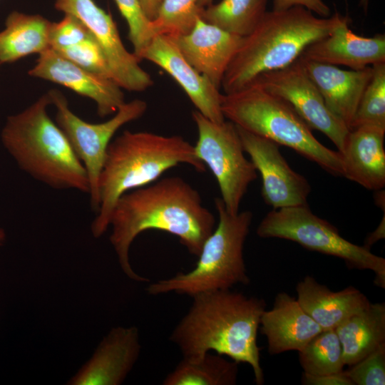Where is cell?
<instances>
[{
	"mask_svg": "<svg viewBox=\"0 0 385 385\" xmlns=\"http://www.w3.org/2000/svg\"><path fill=\"white\" fill-rule=\"evenodd\" d=\"M180 164L206 170L195 147L180 135L124 130L110 143L98 181L99 207L91 225L95 237L109 227L115 202L124 193L155 182Z\"/></svg>",
	"mask_w": 385,
	"mask_h": 385,
	"instance_id": "3957f363",
	"label": "cell"
},
{
	"mask_svg": "<svg viewBox=\"0 0 385 385\" xmlns=\"http://www.w3.org/2000/svg\"><path fill=\"white\" fill-rule=\"evenodd\" d=\"M370 0H359V5L362 7L364 11L366 13Z\"/></svg>",
	"mask_w": 385,
	"mask_h": 385,
	"instance_id": "74e56055",
	"label": "cell"
},
{
	"mask_svg": "<svg viewBox=\"0 0 385 385\" xmlns=\"http://www.w3.org/2000/svg\"><path fill=\"white\" fill-rule=\"evenodd\" d=\"M218 223L205 241L196 266L190 272L159 280L149 285L151 295L168 292L188 294L231 289L237 284H248L250 278L243 249L252 221L250 210L229 213L220 197L215 198Z\"/></svg>",
	"mask_w": 385,
	"mask_h": 385,
	"instance_id": "52a82bcc",
	"label": "cell"
},
{
	"mask_svg": "<svg viewBox=\"0 0 385 385\" xmlns=\"http://www.w3.org/2000/svg\"><path fill=\"white\" fill-rule=\"evenodd\" d=\"M142 9L150 21L155 19L162 0H139Z\"/></svg>",
	"mask_w": 385,
	"mask_h": 385,
	"instance_id": "d590c367",
	"label": "cell"
},
{
	"mask_svg": "<svg viewBox=\"0 0 385 385\" xmlns=\"http://www.w3.org/2000/svg\"><path fill=\"white\" fill-rule=\"evenodd\" d=\"M267 4V0H221L202 8L200 17L227 32L244 37L262 19Z\"/></svg>",
	"mask_w": 385,
	"mask_h": 385,
	"instance_id": "484cf974",
	"label": "cell"
},
{
	"mask_svg": "<svg viewBox=\"0 0 385 385\" xmlns=\"http://www.w3.org/2000/svg\"><path fill=\"white\" fill-rule=\"evenodd\" d=\"M52 23L39 14L11 11L0 31V63L38 55L49 48Z\"/></svg>",
	"mask_w": 385,
	"mask_h": 385,
	"instance_id": "cb8c5ba5",
	"label": "cell"
},
{
	"mask_svg": "<svg viewBox=\"0 0 385 385\" xmlns=\"http://www.w3.org/2000/svg\"><path fill=\"white\" fill-rule=\"evenodd\" d=\"M55 9L80 20L102 48L113 80L123 89L140 92L153 86L150 75L139 65V59L124 46L112 16L93 0H56Z\"/></svg>",
	"mask_w": 385,
	"mask_h": 385,
	"instance_id": "7c38bea8",
	"label": "cell"
},
{
	"mask_svg": "<svg viewBox=\"0 0 385 385\" xmlns=\"http://www.w3.org/2000/svg\"><path fill=\"white\" fill-rule=\"evenodd\" d=\"M93 36L77 18L64 14L58 22H53L50 33V48L58 51Z\"/></svg>",
	"mask_w": 385,
	"mask_h": 385,
	"instance_id": "d6a6232c",
	"label": "cell"
},
{
	"mask_svg": "<svg viewBox=\"0 0 385 385\" xmlns=\"http://www.w3.org/2000/svg\"><path fill=\"white\" fill-rule=\"evenodd\" d=\"M262 238L293 241L309 250L339 257L349 269L371 270L374 284L385 287V259L342 237L337 228L314 215L308 205L273 209L257 228Z\"/></svg>",
	"mask_w": 385,
	"mask_h": 385,
	"instance_id": "ba28073f",
	"label": "cell"
},
{
	"mask_svg": "<svg viewBox=\"0 0 385 385\" xmlns=\"http://www.w3.org/2000/svg\"><path fill=\"white\" fill-rule=\"evenodd\" d=\"M237 129L245 152L261 175L265 202L273 209L308 205L311 186L289 165L279 145L238 126Z\"/></svg>",
	"mask_w": 385,
	"mask_h": 385,
	"instance_id": "4fadbf2b",
	"label": "cell"
},
{
	"mask_svg": "<svg viewBox=\"0 0 385 385\" xmlns=\"http://www.w3.org/2000/svg\"><path fill=\"white\" fill-rule=\"evenodd\" d=\"M299 60L329 111L350 130L361 96L371 78L372 67L343 70L331 64Z\"/></svg>",
	"mask_w": 385,
	"mask_h": 385,
	"instance_id": "d6986e66",
	"label": "cell"
},
{
	"mask_svg": "<svg viewBox=\"0 0 385 385\" xmlns=\"http://www.w3.org/2000/svg\"><path fill=\"white\" fill-rule=\"evenodd\" d=\"M213 0H198V6L202 9L212 4Z\"/></svg>",
	"mask_w": 385,
	"mask_h": 385,
	"instance_id": "f35d334b",
	"label": "cell"
},
{
	"mask_svg": "<svg viewBox=\"0 0 385 385\" xmlns=\"http://www.w3.org/2000/svg\"><path fill=\"white\" fill-rule=\"evenodd\" d=\"M371 67V78L361 96L350 130L361 126L385 129V62Z\"/></svg>",
	"mask_w": 385,
	"mask_h": 385,
	"instance_id": "83f0119b",
	"label": "cell"
},
{
	"mask_svg": "<svg viewBox=\"0 0 385 385\" xmlns=\"http://www.w3.org/2000/svg\"><path fill=\"white\" fill-rule=\"evenodd\" d=\"M30 76L61 85L96 104L97 113L104 118L114 114L125 101L124 93L114 81L90 72L49 48L38 54Z\"/></svg>",
	"mask_w": 385,
	"mask_h": 385,
	"instance_id": "5bb4252c",
	"label": "cell"
},
{
	"mask_svg": "<svg viewBox=\"0 0 385 385\" xmlns=\"http://www.w3.org/2000/svg\"><path fill=\"white\" fill-rule=\"evenodd\" d=\"M109 240L120 265L131 279L146 282L129 261L135 237L148 230L177 236L188 252L198 256L215 227L214 215L202 205L199 192L179 176L167 177L123 194L113 209Z\"/></svg>",
	"mask_w": 385,
	"mask_h": 385,
	"instance_id": "6da1fadb",
	"label": "cell"
},
{
	"mask_svg": "<svg viewBox=\"0 0 385 385\" xmlns=\"http://www.w3.org/2000/svg\"><path fill=\"white\" fill-rule=\"evenodd\" d=\"M5 239H6L5 232L2 228L0 227V246H1L4 244Z\"/></svg>",
	"mask_w": 385,
	"mask_h": 385,
	"instance_id": "ab89813d",
	"label": "cell"
},
{
	"mask_svg": "<svg viewBox=\"0 0 385 385\" xmlns=\"http://www.w3.org/2000/svg\"><path fill=\"white\" fill-rule=\"evenodd\" d=\"M238 371V363L208 352L197 360L183 359L166 376L163 384L235 385Z\"/></svg>",
	"mask_w": 385,
	"mask_h": 385,
	"instance_id": "d4e9b609",
	"label": "cell"
},
{
	"mask_svg": "<svg viewBox=\"0 0 385 385\" xmlns=\"http://www.w3.org/2000/svg\"><path fill=\"white\" fill-rule=\"evenodd\" d=\"M192 118L197 130L195 153L216 178L227 211L236 215L249 185L257 178V170L245 158L233 123L213 122L197 111L192 112Z\"/></svg>",
	"mask_w": 385,
	"mask_h": 385,
	"instance_id": "9c48e42d",
	"label": "cell"
},
{
	"mask_svg": "<svg viewBox=\"0 0 385 385\" xmlns=\"http://www.w3.org/2000/svg\"><path fill=\"white\" fill-rule=\"evenodd\" d=\"M48 93L21 112L7 118L1 138L19 167L57 190L89 194L86 171L63 132L48 115Z\"/></svg>",
	"mask_w": 385,
	"mask_h": 385,
	"instance_id": "5b68a950",
	"label": "cell"
},
{
	"mask_svg": "<svg viewBox=\"0 0 385 385\" xmlns=\"http://www.w3.org/2000/svg\"><path fill=\"white\" fill-rule=\"evenodd\" d=\"M171 38L185 60L220 89L226 69L242 37L199 17L188 33Z\"/></svg>",
	"mask_w": 385,
	"mask_h": 385,
	"instance_id": "2e32d148",
	"label": "cell"
},
{
	"mask_svg": "<svg viewBox=\"0 0 385 385\" xmlns=\"http://www.w3.org/2000/svg\"><path fill=\"white\" fill-rule=\"evenodd\" d=\"M221 110L237 126L293 149L333 175L344 176L340 153L322 144L286 101L257 82L222 94Z\"/></svg>",
	"mask_w": 385,
	"mask_h": 385,
	"instance_id": "8992f818",
	"label": "cell"
},
{
	"mask_svg": "<svg viewBox=\"0 0 385 385\" xmlns=\"http://www.w3.org/2000/svg\"><path fill=\"white\" fill-rule=\"evenodd\" d=\"M302 384L304 385H353L344 371L324 375L302 374Z\"/></svg>",
	"mask_w": 385,
	"mask_h": 385,
	"instance_id": "e575fe53",
	"label": "cell"
},
{
	"mask_svg": "<svg viewBox=\"0 0 385 385\" xmlns=\"http://www.w3.org/2000/svg\"><path fill=\"white\" fill-rule=\"evenodd\" d=\"M253 82L286 101L311 129L327 135L342 150L348 128L327 108L299 58L288 66L264 73Z\"/></svg>",
	"mask_w": 385,
	"mask_h": 385,
	"instance_id": "8fae6325",
	"label": "cell"
},
{
	"mask_svg": "<svg viewBox=\"0 0 385 385\" xmlns=\"http://www.w3.org/2000/svg\"><path fill=\"white\" fill-rule=\"evenodd\" d=\"M349 19L341 16L338 24L327 36L302 52L299 58L334 66H345L361 70L370 65L385 62V36L364 37L349 29Z\"/></svg>",
	"mask_w": 385,
	"mask_h": 385,
	"instance_id": "ac0fdd59",
	"label": "cell"
},
{
	"mask_svg": "<svg viewBox=\"0 0 385 385\" xmlns=\"http://www.w3.org/2000/svg\"><path fill=\"white\" fill-rule=\"evenodd\" d=\"M114 1L127 22L128 37L133 45V53L140 61V53L155 36L151 21L145 14L139 0Z\"/></svg>",
	"mask_w": 385,
	"mask_h": 385,
	"instance_id": "4dcf8cb0",
	"label": "cell"
},
{
	"mask_svg": "<svg viewBox=\"0 0 385 385\" xmlns=\"http://www.w3.org/2000/svg\"><path fill=\"white\" fill-rule=\"evenodd\" d=\"M384 217H383V221L380 223L379 226L371 233L364 241L363 246L367 249L371 248V246L374 245L379 240L384 239L385 235V225H384Z\"/></svg>",
	"mask_w": 385,
	"mask_h": 385,
	"instance_id": "8d00e7d4",
	"label": "cell"
},
{
	"mask_svg": "<svg viewBox=\"0 0 385 385\" xmlns=\"http://www.w3.org/2000/svg\"><path fill=\"white\" fill-rule=\"evenodd\" d=\"M198 0H162L151 21L155 36L176 37L188 33L200 17Z\"/></svg>",
	"mask_w": 385,
	"mask_h": 385,
	"instance_id": "f1b7e54d",
	"label": "cell"
},
{
	"mask_svg": "<svg viewBox=\"0 0 385 385\" xmlns=\"http://www.w3.org/2000/svg\"><path fill=\"white\" fill-rule=\"evenodd\" d=\"M299 361L303 372L310 375L343 371V351L335 330H322L317 334L299 351Z\"/></svg>",
	"mask_w": 385,
	"mask_h": 385,
	"instance_id": "4316f807",
	"label": "cell"
},
{
	"mask_svg": "<svg viewBox=\"0 0 385 385\" xmlns=\"http://www.w3.org/2000/svg\"><path fill=\"white\" fill-rule=\"evenodd\" d=\"M273 11H284L294 6H302L321 17H329L330 9L323 0H273Z\"/></svg>",
	"mask_w": 385,
	"mask_h": 385,
	"instance_id": "836d02e7",
	"label": "cell"
},
{
	"mask_svg": "<svg viewBox=\"0 0 385 385\" xmlns=\"http://www.w3.org/2000/svg\"><path fill=\"white\" fill-rule=\"evenodd\" d=\"M344 371L353 385H384L385 343Z\"/></svg>",
	"mask_w": 385,
	"mask_h": 385,
	"instance_id": "1f68e13d",
	"label": "cell"
},
{
	"mask_svg": "<svg viewBox=\"0 0 385 385\" xmlns=\"http://www.w3.org/2000/svg\"><path fill=\"white\" fill-rule=\"evenodd\" d=\"M139 58L149 61L168 73L205 117L215 123L225 120L220 89L185 60L171 37L155 36Z\"/></svg>",
	"mask_w": 385,
	"mask_h": 385,
	"instance_id": "9a60e30c",
	"label": "cell"
},
{
	"mask_svg": "<svg viewBox=\"0 0 385 385\" xmlns=\"http://www.w3.org/2000/svg\"><path fill=\"white\" fill-rule=\"evenodd\" d=\"M56 51L81 68L113 80L112 73L103 51L93 36Z\"/></svg>",
	"mask_w": 385,
	"mask_h": 385,
	"instance_id": "f546056e",
	"label": "cell"
},
{
	"mask_svg": "<svg viewBox=\"0 0 385 385\" xmlns=\"http://www.w3.org/2000/svg\"><path fill=\"white\" fill-rule=\"evenodd\" d=\"M140 348L136 327L113 328L103 338L90 360L68 384H120L136 362Z\"/></svg>",
	"mask_w": 385,
	"mask_h": 385,
	"instance_id": "e0dca14e",
	"label": "cell"
},
{
	"mask_svg": "<svg viewBox=\"0 0 385 385\" xmlns=\"http://www.w3.org/2000/svg\"><path fill=\"white\" fill-rule=\"evenodd\" d=\"M47 93L51 105L56 110L55 122L86 171L91 206L97 212L98 181L108 147L119 128L144 115L148 108L147 103L138 98L125 102L110 119L91 123L82 120L70 109L66 98L60 91L52 89Z\"/></svg>",
	"mask_w": 385,
	"mask_h": 385,
	"instance_id": "30bf717a",
	"label": "cell"
},
{
	"mask_svg": "<svg viewBox=\"0 0 385 385\" xmlns=\"http://www.w3.org/2000/svg\"><path fill=\"white\" fill-rule=\"evenodd\" d=\"M192 298L170 337L183 359L194 361L215 351L238 364L250 365L256 384L262 385L257 339L265 300L230 289L202 292Z\"/></svg>",
	"mask_w": 385,
	"mask_h": 385,
	"instance_id": "7a4b0ae2",
	"label": "cell"
},
{
	"mask_svg": "<svg viewBox=\"0 0 385 385\" xmlns=\"http://www.w3.org/2000/svg\"><path fill=\"white\" fill-rule=\"evenodd\" d=\"M385 129L361 126L349 130L340 154L344 176L364 188L381 190L385 186Z\"/></svg>",
	"mask_w": 385,
	"mask_h": 385,
	"instance_id": "44dd1931",
	"label": "cell"
},
{
	"mask_svg": "<svg viewBox=\"0 0 385 385\" xmlns=\"http://www.w3.org/2000/svg\"><path fill=\"white\" fill-rule=\"evenodd\" d=\"M260 325L271 355L299 351L323 330L302 308L297 298L286 292L276 295L272 309L263 312Z\"/></svg>",
	"mask_w": 385,
	"mask_h": 385,
	"instance_id": "ffe728a7",
	"label": "cell"
},
{
	"mask_svg": "<svg viewBox=\"0 0 385 385\" xmlns=\"http://www.w3.org/2000/svg\"><path fill=\"white\" fill-rule=\"evenodd\" d=\"M335 13L318 17L302 6L267 11L241 43L222 80L225 94L252 83L261 74L296 61L304 49L329 35L340 19Z\"/></svg>",
	"mask_w": 385,
	"mask_h": 385,
	"instance_id": "277c9868",
	"label": "cell"
},
{
	"mask_svg": "<svg viewBox=\"0 0 385 385\" xmlns=\"http://www.w3.org/2000/svg\"><path fill=\"white\" fill-rule=\"evenodd\" d=\"M296 292L302 308L323 330L335 329L371 303L365 294L352 286L333 292L311 276L297 283Z\"/></svg>",
	"mask_w": 385,
	"mask_h": 385,
	"instance_id": "7402d4cb",
	"label": "cell"
},
{
	"mask_svg": "<svg viewBox=\"0 0 385 385\" xmlns=\"http://www.w3.org/2000/svg\"><path fill=\"white\" fill-rule=\"evenodd\" d=\"M345 365L354 364L385 343V303H370L335 329Z\"/></svg>",
	"mask_w": 385,
	"mask_h": 385,
	"instance_id": "603a6c76",
	"label": "cell"
}]
</instances>
